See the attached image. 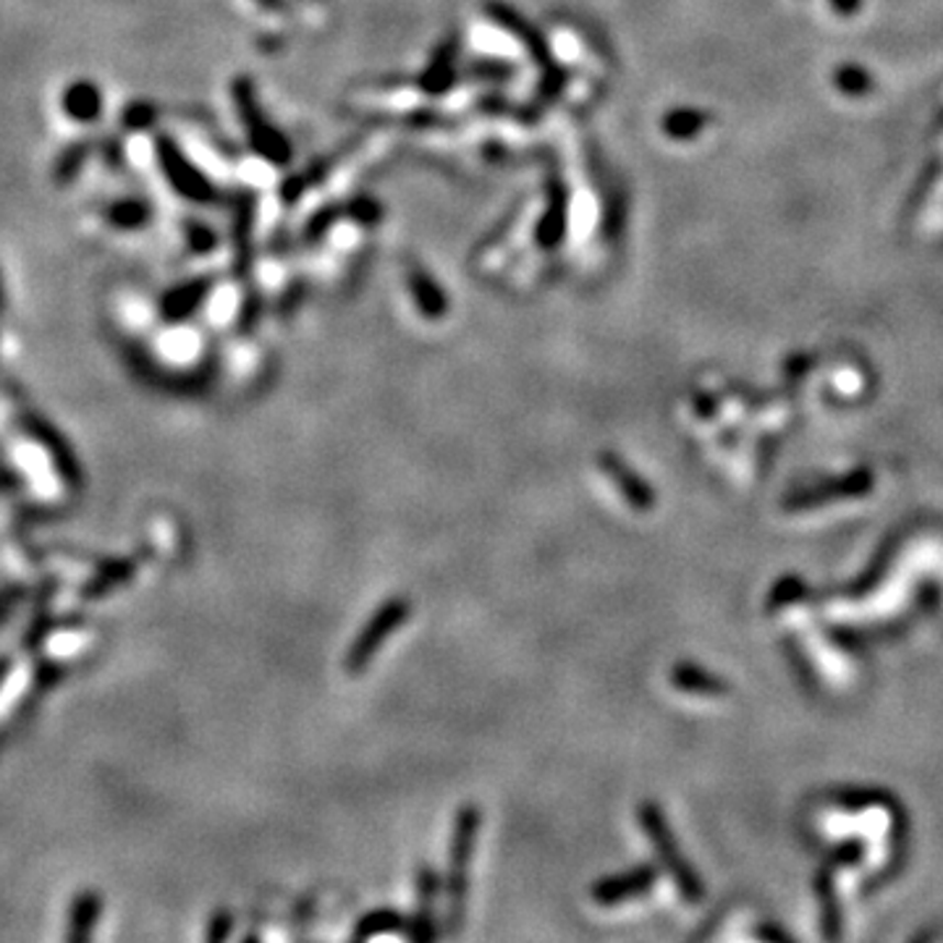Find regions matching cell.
<instances>
[{
  "label": "cell",
  "mask_w": 943,
  "mask_h": 943,
  "mask_svg": "<svg viewBox=\"0 0 943 943\" xmlns=\"http://www.w3.org/2000/svg\"><path fill=\"white\" fill-rule=\"evenodd\" d=\"M598 467L606 472L608 477H611L613 485L619 488V493L626 498V503L632 506L634 511H651L655 503V493L653 488L647 485L642 477L634 472L629 464L621 459V456L611 454V451H603V454L598 456Z\"/></svg>",
  "instance_id": "obj_7"
},
{
  "label": "cell",
  "mask_w": 943,
  "mask_h": 943,
  "mask_svg": "<svg viewBox=\"0 0 943 943\" xmlns=\"http://www.w3.org/2000/svg\"><path fill=\"white\" fill-rule=\"evenodd\" d=\"M24 428L26 433H30L32 439L45 448L47 459H51L53 469L58 472L60 480L66 482V488L79 490L81 485H85V469H81L77 454H74V448L68 446V441L58 433V428L51 425L45 417H37V414L24 417Z\"/></svg>",
  "instance_id": "obj_4"
},
{
  "label": "cell",
  "mask_w": 943,
  "mask_h": 943,
  "mask_svg": "<svg viewBox=\"0 0 943 943\" xmlns=\"http://www.w3.org/2000/svg\"><path fill=\"white\" fill-rule=\"evenodd\" d=\"M11 658H0V687H3V681L9 679V674H11Z\"/></svg>",
  "instance_id": "obj_17"
},
{
  "label": "cell",
  "mask_w": 943,
  "mask_h": 943,
  "mask_svg": "<svg viewBox=\"0 0 943 943\" xmlns=\"http://www.w3.org/2000/svg\"><path fill=\"white\" fill-rule=\"evenodd\" d=\"M102 914V897L98 891H79L71 901V910H68V931L66 941L71 943H87L92 939L95 928Z\"/></svg>",
  "instance_id": "obj_9"
},
{
  "label": "cell",
  "mask_w": 943,
  "mask_h": 943,
  "mask_svg": "<svg viewBox=\"0 0 943 943\" xmlns=\"http://www.w3.org/2000/svg\"><path fill=\"white\" fill-rule=\"evenodd\" d=\"M147 208L136 200H121L108 208V221L119 229H136V225L145 223Z\"/></svg>",
  "instance_id": "obj_14"
},
{
  "label": "cell",
  "mask_w": 943,
  "mask_h": 943,
  "mask_svg": "<svg viewBox=\"0 0 943 943\" xmlns=\"http://www.w3.org/2000/svg\"><path fill=\"white\" fill-rule=\"evenodd\" d=\"M482 812L475 805H462L456 810L454 831L448 846V873H446V928L443 933L456 935L464 928L469 897V867L475 854L477 831H480Z\"/></svg>",
  "instance_id": "obj_1"
},
{
  "label": "cell",
  "mask_w": 943,
  "mask_h": 943,
  "mask_svg": "<svg viewBox=\"0 0 943 943\" xmlns=\"http://www.w3.org/2000/svg\"><path fill=\"white\" fill-rule=\"evenodd\" d=\"M655 878H658V870H655V867L651 865L634 867V870L619 873V876L600 878L598 884L590 888V897L596 899V905L600 907L621 905V901L640 897V894H645L647 888H653Z\"/></svg>",
  "instance_id": "obj_6"
},
{
  "label": "cell",
  "mask_w": 943,
  "mask_h": 943,
  "mask_svg": "<svg viewBox=\"0 0 943 943\" xmlns=\"http://www.w3.org/2000/svg\"><path fill=\"white\" fill-rule=\"evenodd\" d=\"M409 920L401 914L399 910H391V907H380V910L367 912L365 918L357 920V925H354L352 931V941L362 943V941H370L375 935L380 933H407Z\"/></svg>",
  "instance_id": "obj_11"
},
{
  "label": "cell",
  "mask_w": 943,
  "mask_h": 943,
  "mask_svg": "<svg viewBox=\"0 0 943 943\" xmlns=\"http://www.w3.org/2000/svg\"><path fill=\"white\" fill-rule=\"evenodd\" d=\"M640 823H642V829H645L647 839L653 842L655 852H658V857L663 859V865L672 870V876L676 880V886H679V891L685 894L687 899H700L702 888H700V884H697L695 870H689L685 857H681L679 846H676V842H674V833H672V829H668L666 818H663L658 805L642 802L640 805Z\"/></svg>",
  "instance_id": "obj_3"
},
{
  "label": "cell",
  "mask_w": 943,
  "mask_h": 943,
  "mask_svg": "<svg viewBox=\"0 0 943 943\" xmlns=\"http://www.w3.org/2000/svg\"><path fill=\"white\" fill-rule=\"evenodd\" d=\"M60 111L77 124H92L102 113V92L90 79H77L60 92Z\"/></svg>",
  "instance_id": "obj_8"
},
{
  "label": "cell",
  "mask_w": 943,
  "mask_h": 943,
  "mask_svg": "<svg viewBox=\"0 0 943 943\" xmlns=\"http://www.w3.org/2000/svg\"><path fill=\"white\" fill-rule=\"evenodd\" d=\"M136 574V562L134 558H115V562L102 564L98 572H95V577L87 583V587H81V598H102L108 596V592L115 590L119 585L129 583Z\"/></svg>",
  "instance_id": "obj_10"
},
{
  "label": "cell",
  "mask_w": 943,
  "mask_h": 943,
  "mask_svg": "<svg viewBox=\"0 0 943 943\" xmlns=\"http://www.w3.org/2000/svg\"><path fill=\"white\" fill-rule=\"evenodd\" d=\"M87 155H90V145H87V142H77V145L66 147L64 153L58 155L56 168H53V174H56V181L58 184L71 181L74 176L79 174V168L85 166Z\"/></svg>",
  "instance_id": "obj_13"
},
{
  "label": "cell",
  "mask_w": 943,
  "mask_h": 943,
  "mask_svg": "<svg viewBox=\"0 0 943 943\" xmlns=\"http://www.w3.org/2000/svg\"><path fill=\"white\" fill-rule=\"evenodd\" d=\"M409 613H412V603L407 598H388L378 611L367 619V624L362 626V632L354 637L348 645L344 668L348 676L365 674V668L370 666V661L378 655V651L386 645V640L391 637L396 629L407 624Z\"/></svg>",
  "instance_id": "obj_2"
},
{
  "label": "cell",
  "mask_w": 943,
  "mask_h": 943,
  "mask_svg": "<svg viewBox=\"0 0 943 943\" xmlns=\"http://www.w3.org/2000/svg\"><path fill=\"white\" fill-rule=\"evenodd\" d=\"M439 873L430 865L417 867V907L407 925V939L412 943H428L441 935L439 925H435V899H439Z\"/></svg>",
  "instance_id": "obj_5"
},
{
  "label": "cell",
  "mask_w": 943,
  "mask_h": 943,
  "mask_svg": "<svg viewBox=\"0 0 943 943\" xmlns=\"http://www.w3.org/2000/svg\"><path fill=\"white\" fill-rule=\"evenodd\" d=\"M60 676H66V666H60V663H43V666L37 668V674H34V679H37V685L45 689L56 685Z\"/></svg>",
  "instance_id": "obj_16"
},
{
  "label": "cell",
  "mask_w": 943,
  "mask_h": 943,
  "mask_svg": "<svg viewBox=\"0 0 943 943\" xmlns=\"http://www.w3.org/2000/svg\"><path fill=\"white\" fill-rule=\"evenodd\" d=\"M0 307H3V297H0Z\"/></svg>",
  "instance_id": "obj_18"
},
{
  "label": "cell",
  "mask_w": 943,
  "mask_h": 943,
  "mask_svg": "<svg viewBox=\"0 0 943 943\" xmlns=\"http://www.w3.org/2000/svg\"><path fill=\"white\" fill-rule=\"evenodd\" d=\"M674 685L687 689V692H697V695H721L723 685L715 676H708L702 668L697 666H676L674 668Z\"/></svg>",
  "instance_id": "obj_12"
},
{
  "label": "cell",
  "mask_w": 943,
  "mask_h": 943,
  "mask_svg": "<svg viewBox=\"0 0 943 943\" xmlns=\"http://www.w3.org/2000/svg\"><path fill=\"white\" fill-rule=\"evenodd\" d=\"M234 933V914L229 910H215L208 920V931H204V941L208 943H223L231 939Z\"/></svg>",
  "instance_id": "obj_15"
}]
</instances>
